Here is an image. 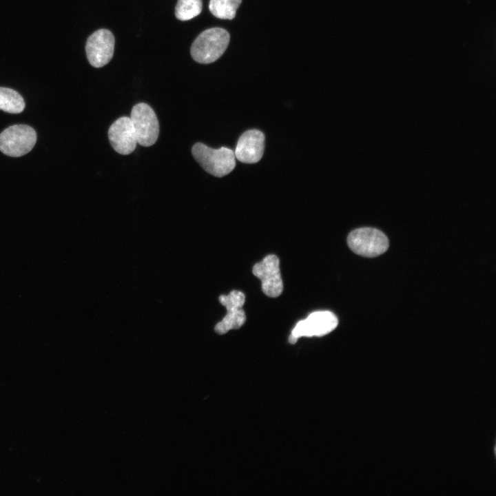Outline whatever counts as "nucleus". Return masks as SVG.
<instances>
[{
    "label": "nucleus",
    "mask_w": 496,
    "mask_h": 496,
    "mask_svg": "<svg viewBox=\"0 0 496 496\" xmlns=\"http://www.w3.org/2000/svg\"><path fill=\"white\" fill-rule=\"evenodd\" d=\"M229 33L221 28H212L201 32L191 46V55L196 62L207 64L216 61L229 43Z\"/></svg>",
    "instance_id": "1"
},
{
    "label": "nucleus",
    "mask_w": 496,
    "mask_h": 496,
    "mask_svg": "<svg viewBox=\"0 0 496 496\" xmlns=\"http://www.w3.org/2000/svg\"><path fill=\"white\" fill-rule=\"evenodd\" d=\"M192 152L202 168L216 177L228 174L236 165L235 154L227 147L213 149L202 143H197L193 145Z\"/></svg>",
    "instance_id": "2"
},
{
    "label": "nucleus",
    "mask_w": 496,
    "mask_h": 496,
    "mask_svg": "<svg viewBox=\"0 0 496 496\" xmlns=\"http://www.w3.org/2000/svg\"><path fill=\"white\" fill-rule=\"evenodd\" d=\"M347 243L356 254L371 258L382 254L389 245L386 235L372 227H362L352 231L348 236Z\"/></svg>",
    "instance_id": "3"
},
{
    "label": "nucleus",
    "mask_w": 496,
    "mask_h": 496,
    "mask_svg": "<svg viewBox=\"0 0 496 496\" xmlns=\"http://www.w3.org/2000/svg\"><path fill=\"white\" fill-rule=\"evenodd\" d=\"M37 141L35 130L27 125H14L0 134V150L4 154L19 157L32 150Z\"/></svg>",
    "instance_id": "4"
},
{
    "label": "nucleus",
    "mask_w": 496,
    "mask_h": 496,
    "mask_svg": "<svg viewBox=\"0 0 496 496\" xmlns=\"http://www.w3.org/2000/svg\"><path fill=\"white\" fill-rule=\"evenodd\" d=\"M338 323L337 317L329 311L313 312L296 324L289 337V342L295 344L300 337L325 335L335 329Z\"/></svg>",
    "instance_id": "5"
},
{
    "label": "nucleus",
    "mask_w": 496,
    "mask_h": 496,
    "mask_svg": "<svg viewBox=\"0 0 496 496\" xmlns=\"http://www.w3.org/2000/svg\"><path fill=\"white\" fill-rule=\"evenodd\" d=\"M130 118L137 143L144 147L154 145L158 137L159 124L153 109L146 103H139L132 107Z\"/></svg>",
    "instance_id": "6"
},
{
    "label": "nucleus",
    "mask_w": 496,
    "mask_h": 496,
    "mask_svg": "<svg viewBox=\"0 0 496 496\" xmlns=\"http://www.w3.org/2000/svg\"><path fill=\"white\" fill-rule=\"evenodd\" d=\"M115 39L108 30L100 29L92 34L85 45L87 58L91 65L101 68L112 59L114 50Z\"/></svg>",
    "instance_id": "7"
},
{
    "label": "nucleus",
    "mask_w": 496,
    "mask_h": 496,
    "mask_svg": "<svg viewBox=\"0 0 496 496\" xmlns=\"http://www.w3.org/2000/svg\"><path fill=\"white\" fill-rule=\"evenodd\" d=\"M279 266L278 258L276 255L271 254L253 267L254 275L261 280L263 293L271 298L279 296L283 290Z\"/></svg>",
    "instance_id": "8"
},
{
    "label": "nucleus",
    "mask_w": 496,
    "mask_h": 496,
    "mask_svg": "<svg viewBox=\"0 0 496 496\" xmlns=\"http://www.w3.org/2000/svg\"><path fill=\"white\" fill-rule=\"evenodd\" d=\"M219 301L226 307L227 314L223 320L216 325V332L224 334L231 329H237L241 327L246 320L245 313L242 309L245 302V294L241 291L234 290L227 296H220Z\"/></svg>",
    "instance_id": "9"
},
{
    "label": "nucleus",
    "mask_w": 496,
    "mask_h": 496,
    "mask_svg": "<svg viewBox=\"0 0 496 496\" xmlns=\"http://www.w3.org/2000/svg\"><path fill=\"white\" fill-rule=\"evenodd\" d=\"M108 138L112 147L118 154L132 153L137 140L130 117L123 116L115 121L109 128Z\"/></svg>",
    "instance_id": "10"
},
{
    "label": "nucleus",
    "mask_w": 496,
    "mask_h": 496,
    "mask_svg": "<svg viewBox=\"0 0 496 496\" xmlns=\"http://www.w3.org/2000/svg\"><path fill=\"white\" fill-rule=\"evenodd\" d=\"M264 148L263 133L258 130H250L240 136L234 154L236 158L242 163H255L261 159Z\"/></svg>",
    "instance_id": "11"
},
{
    "label": "nucleus",
    "mask_w": 496,
    "mask_h": 496,
    "mask_svg": "<svg viewBox=\"0 0 496 496\" xmlns=\"http://www.w3.org/2000/svg\"><path fill=\"white\" fill-rule=\"evenodd\" d=\"M25 108L22 96L15 90L0 87V110L11 114L21 113Z\"/></svg>",
    "instance_id": "12"
},
{
    "label": "nucleus",
    "mask_w": 496,
    "mask_h": 496,
    "mask_svg": "<svg viewBox=\"0 0 496 496\" xmlns=\"http://www.w3.org/2000/svg\"><path fill=\"white\" fill-rule=\"evenodd\" d=\"M242 0H209V9L216 17L221 19H232Z\"/></svg>",
    "instance_id": "13"
},
{
    "label": "nucleus",
    "mask_w": 496,
    "mask_h": 496,
    "mask_svg": "<svg viewBox=\"0 0 496 496\" xmlns=\"http://www.w3.org/2000/svg\"><path fill=\"white\" fill-rule=\"evenodd\" d=\"M202 8V0H178L175 15L180 21H188L198 16Z\"/></svg>",
    "instance_id": "14"
}]
</instances>
